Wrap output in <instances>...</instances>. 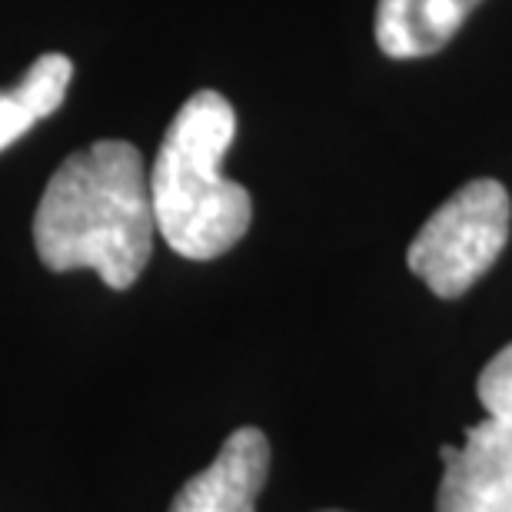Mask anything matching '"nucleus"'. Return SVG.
I'll return each instance as SVG.
<instances>
[{"instance_id": "7ed1b4c3", "label": "nucleus", "mask_w": 512, "mask_h": 512, "mask_svg": "<svg viewBox=\"0 0 512 512\" xmlns=\"http://www.w3.org/2000/svg\"><path fill=\"white\" fill-rule=\"evenodd\" d=\"M512 200L499 180H469L459 187L409 243L406 263L443 300L463 296L509 243Z\"/></svg>"}, {"instance_id": "39448f33", "label": "nucleus", "mask_w": 512, "mask_h": 512, "mask_svg": "<svg viewBox=\"0 0 512 512\" xmlns=\"http://www.w3.org/2000/svg\"><path fill=\"white\" fill-rule=\"evenodd\" d=\"M270 473V443L256 426L233 429L217 459L190 476L170 512H256V496Z\"/></svg>"}, {"instance_id": "423d86ee", "label": "nucleus", "mask_w": 512, "mask_h": 512, "mask_svg": "<svg viewBox=\"0 0 512 512\" xmlns=\"http://www.w3.org/2000/svg\"><path fill=\"white\" fill-rule=\"evenodd\" d=\"M483 0H380L376 44L386 57L413 60L443 50Z\"/></svg>"}, {"instance_id": "20e7f679", "label": "nucleus", "mask_w": 512, "mask_h": 512, "mask_svg": "<svg viewBox=\"0 0 512 512\" xmlns=\"http://www.w3.org/2000/svg\"><path fill=\"white\" fill-rule=\"evenodd\" d=\"M436 512H512V423L486 416L463 446H443Z\"/></svg>"}, {"instance_id": "0eeeda50", "label": "nucleus", "mask_w": 512, "mask_h": 512, "mask_svg": "<svg viewBox=\"0 0 512 512\" xmlns=\"http://www.w3.org/2000/svg\"><path fill=\"white\" fill-rule=\"evenodd\" d=\"M70 80H74V60L64 54H44L30 64L17 87L0 90V153L14 147L44 117L57 114Z\"/></svg>"}, {"instance_id": "6e6552de", "label": "nucleus", "mask_w": 512, "mask_h": 512, "mask_svg": "<svg viewBox=\"0 0 512 512\" xmlns=\"http://www.w3.org/2000/svg\"><path fill=\"white\" fill-rule=\"evenodd\" d=\"M479 403H483L486 416L506 419L512 423V343H506L493 360L483 366L476 380Z\"/></svg>"}, {"instance_id": "f257e3e1", "label": "nucleus", "mask_w": 512, "mask_h": 512, "mask_svg": "<svg viewBox=\"0 0 512 512\" xmlns=\"http://www.w3.org/2000/svg\"><path fill=\"white\" fill-rule=\"evenodd\" d=\"M153 233L150 177L140 150L127 140H97L70 153L34 217V247L47 270H97L110 290L140 280Z\"/></svg>"}, {"instance_id": "f03ea898", "label": "nucleus", "mask_w": 512, "mask_h": 512, "mask_svg": "<svg viewBox=\"0 0 512 512\" xmlns=\"http://www.w3.org/2000/svg\"><path fill=\"white\" fill-rule=\"evenodd\" d=\"M233 137L237 114L217 90L193 94L163 133L150 173L153 220L167 247L187 260H217L250 230L247 187L223 177Z\"/></svg>"}]
</instances>
